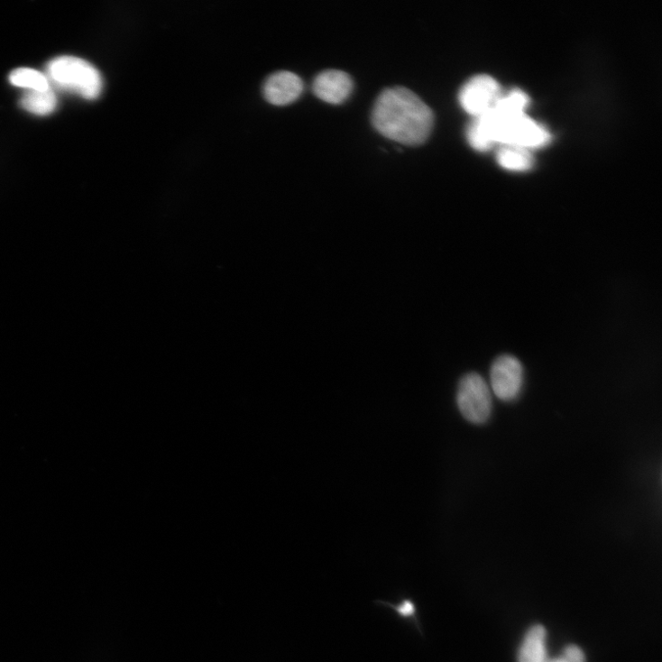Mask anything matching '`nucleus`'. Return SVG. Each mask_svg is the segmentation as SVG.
Returning a JSON list of instances; mask_svg holds the SVG:
<instances>
[{
  "label": "nucleus",
  "mask_w": 662,
  "mask_h": 662,
  "mask_svg": "<svg viewBox=\"0 0 662 662\" xmlns=\"http://www.w3.org/2000/svg\"><path fill=\"white\" fill-rule=\"evenodd\" d=\"M20 106L36 115H49L56 110L58 98L52 87L45 91L28 90L21 98Z\"/></svg>",
  "instance_id": "9d476101"
},
{
  "label": "nucleus",
  "mask_w": 662,
  "mask_h": 662,
  "mask_svg": "<svg viewBox=\"0 0 662 662\" xmlns=\"http://www.w3.org/2000/svg\"><path fill=\"white\" fill-rule=\"evenodd\" d=\"M547 631L543 625H534L526 633L517 655V662H547Z\"/></svg>",
  "instance_id": "6e6552de"
},
{
  "label": "nucleus",
  "mask_w": 662,
  "mask_h": 662,
  "mask_svg": "<svg viewBox=\"0 0 662 662\" xmlns=\"http://www.w3.org/2000/svg\"><path fill=\"white\" fill-rule=\"evenodd\" d=\"M432 109L411 90L396 87L384 90L372 113L374 128L385 137L407 146H418L431 134Z\"/></svg>",
  "instance_id": "f257e3e1"
},
{
  "label": "nucleus",
  "mask_w": 662,
  "mask_h": 662,
  "mask_svg": "<svg viewBox=\"0 0 662 662\" xmlns=\"http://www.w3.org/2000/svg\"><path fill=\"white\" fill-rule=\"evenodd\" d=\"M10 82L16 87L28 90L45 91L51 87L49 78L35 69H18L10 75Z\"/></svg>",
  "instance_id": "f8f14e48"
},
{
  "label": "nucleus",
  "mask_w": 662,
  "mask_h": 662,
  "mask_svg": "<svg viewBox=\"0 0 662 662\" xmlns=\"http://www.w3.org/2000/svg\"><path fill=\"white\" fill-rule=\"evenodd\" d=\"M502 97L498 81L489 75H478L464 84L459 103L468 115L475 118L493 111Z\"/></svg>",
  "instance_id": "20e7f679"
},
{
  "label": "nucleus",
  "mask_w": 662,
  "mask_h": 662,
  "mask_svg": "<svg viewBox=\"0 0 662 662\" xmlns=\"http://www.w3.org/2000/svg\"><path fill=\"white\" fill-rule=\"evenodd\" d=\"M353 87V80L347 73L330 69L316 77L313 91L315 96L325 103L341 105L351 96Z\"/></svg>",
  "instance_id": "0eeeda50"
},
{
  "label": "nucleus",
  "mask_w": 662,
  "mask_h": 662,
  "mask_svg": "<svg viewBox=\"0 0 662 662\" xmlns=\"http://www.w3.org/2000/svg\"><path fill=\"white\" fill-rule=\"evenodd\" d=\"M547 662H586V655L582 648L572 644L566 646L562 652Z\"/></svg>",
  "instance_id": "4468645a"
},
{
  "label": "nucleus",
  "mask_w": 662,
  "mask_h": 662,
  "mask_svg": "<svg viewBox=\"0 0 662 662\" xmlns=\"http://www.w3.org/2000/svg\"><path fill=\"white\" fill-rule=\"evenodd\" d=\"M529 104L530 100L524 91L513 89L501 97L493 111L506 115H523Z\"/></svg>",
  "instance_id": "ddd939ff"
},
{
  "label": "nucleus",
  "mask_w": 662,
  "mask_h": 662,
  "mask_svg": "<svg viewBox=\"0 0 662 662\" xmlns=\"http://www.w3.org/2000/svg\"><path fill=\"white\" fill-rule=\"evenodd\" d=\"M374 603L391 609L397 619L414 627L415 630L424 638L423 628L419 618L417 602L409 596H402L397 602L377 600Z\"/></svg>",
  "instance_id": "1a4fd4ad"
},
{
  "label": "nucleus",
  "mask_w": 662,
  "mask_h": 662,
  "mask_svg": "<svg viewBox=\"0 0 662 662\" xmlns=\"http://www.w3.org/2000/svg\"><path fill=\"white\" fill-rule=\"evenodd\" d=\"M304 89L302 79L295 73L280 71L271 75L262 91L265 100L275 106H286L295 103Z\"/></svg>",
  "instance_id": "423d86ee"
},
{
  "label": "nucleus",
  "mask_w": 662,
  "mask_h": 662,
  "mask_svg": "<svg viewBox=\"0 0 662 662\" xmlns=\"http://www.w3.org/2000/svg\"><path fill=\"white\" fill-rule=\"evenodd\" d=\"M45 73L51 86L77 94L86 100H97L104 88L99 70L81 59L57 58L47 64Z\"/></svg>",
  "instance_id": "f03ea898"
},
{
  "label": "nucleus",
  "mask_w": 662,
  "mask_h": 662,
  "mask_svg": "<svg viewBox=\"0 0 662 662\" xmlns=\"http://www.w3.org/2000/svg\"><path fill=\"white\" fill-rule=\"evenodd\" d=\"M497 161L502 168L512 171H526L534 165L529 150L515 146L501 148L497 154Z\"/></svg>",
  "instance_id": "9b49d317"
},
{
  "label": "nucleus",
  "mask_w": 662,
  "mask_h": 662,
  "mask_svg": "<svg viewBox=\"0 0 662 662\" xmlns=\"http://www.w3.org/2000/svg\"><path fill=\"white\" fill-rule=\"evenodd\" d=\"M456 402L462 416L473 424H484L492 416L491 390L477 372H469L461 378Z\"/></svg>",
  "instance_id": "7ed1b4c3"
},
{
  "label": "nucleus",
  "mask_w": 662,
  "mask_h": 662,
  "mask_svg": "<svg viewBox=\"0 0 662 662\" xmlns=\"http://www.w3.org/2000/svg\"><path fill=\"white\" fill-rule=\"evenodd\" d=\"M525 381L521 362L510 354L499 356L491 368V385L496 397L510 402L521 394Z\"/></svg>",
  "instance_id": "39448f33"
}]
</instances>
